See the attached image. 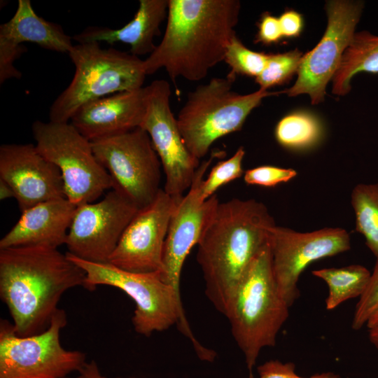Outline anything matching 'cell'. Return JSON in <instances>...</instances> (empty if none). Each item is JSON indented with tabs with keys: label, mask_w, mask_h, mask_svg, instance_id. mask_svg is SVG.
Returning <instances> with one entry per match:
<instances>
[{
	"label": "cell",
	"mask_w": 378,
	"mask_h": 378,
	"mask_svg": "<svg viewBox=\"0 0 378 378\" xmlns=\"http://www.w3.org/2000/svg\"><path fill=\"white\" fill-rule=\"evenodd\" d=\"M169 0H140L133 19L120 29L90 26L72 38L77 43L121 42L130 46V53L139 57L151 54L154 38L167 18Z\"/></svg>",
	"instance_id": "cell-20"
},
{
	"label": "cell",
	"mask_w": 378,
	"mask_h": 378,
	"mask_svg": "<svg viewBox=\"0 0 378 378\" xmlns=\"http://www.w3.org/2000/svg\"><path fill=\"white\" fill-rule=\"evenodd\" d=\"M181 199L161 189L154 201L132 218L108 262L133 272H160L170 219Z\"/></svg>",
	"instance_id": "cell-16"
},
{
	"label": "cell",
	"mask_w": 378,
	"mask_h": 378,
	"mask_svg": "<svg viewBox=\"0 0 378 378\" xmlns=\"http://www.w3.org/2000/svg\"><path fill=\"white\" fill-rule=\"evenodd\" d=\"M146 86L117 92L80 107L70 122L92 141L141 127L146 111Z\"/></svg>",
	"instance_id": "cell-18"
},
{
	"label": "cell",
	"mask_w": 378,
	"mask_h": 378,
	"mask_svg": "<svg viewBox=\"0 0 378 378\" xmlns=\"http://www.w3.org/2000/svg\"><path fill=\"white\" fill-rule=\"evenodd\" d=\"M272 269L277 288L290 307L300 296L298 281L312 262L351 248L348 232L341 227H325L300 232L274 225L269 230Z\"/></svg>",
	"instance_id": "cell-11"
},
{
	"label": "cell",
	"mask_w": 378,
	"mask_h": 378,
	"mask_svg": "<svg viewBox=\"0 0 378 378\" xmlns=\"http://www.w3.org/2000/svg\"><path fill=\"white\" fill-rule=\"evenodd\" d=\"M138 210L115 189L99 202L77 206L65 244L67 253L90 262H108Z\"/></svg>",
	"instance_id": "cell-14"
},
{
	"label": "cell",
	"mask_w": 378,
	"mask_h": 378,
	"mask_svg": "<svg viewBox=\"0 0 378 378\" xmlns=\"http://www.w3.org/2000/svg\"><path fill=\"white\" fill-rule=\"evenodd\" d=\"M303 53L298 49L277 54H268L267 60L261 74L255 78L259 88H269L288 81L298 72Z\"/></svg>",
	"instance_id": "cell-26"
},
{
	"label": "cell",
	"mask_w": 378,
	"mask_h": 378,
	"mask_svg": "<svg viewBox=\"0 0 378 378\" xmlns=\"http://www.w3.org/2000/svg\"><path fill=\"white\" fill-rule=\"evenodd\" d=\"M0 39L15 44L32 43L41 48L62 53H69L73 38L62 27L38 16L29 0H19L13 16L0 25Z\"/></svg>",
	"instance_id": "cell-21"
},
{
	"label": "cell",
	"mask_w": 378,
	"mask_h": 378,
	"mask_svg": "<svg viewBox=\"0 0 378 378\" xmlns=\"http://www.w3.org/2000/svg\"><path fill=\"white\" fill-rule=\"evenodd\" d=\"M289 308L274 280L268 244L239 284L225 316L244 356L249 378L261 350L275 346Z\"/></svg>",
	"instance_id": "cell-4"
},
{
	"label": "cell",
	"mask_w": 378,
	"mask_h": 378,
	"mask_svg": "<svg viewBox=\"0 0 378 378\" xmlns=\"http://www.w3.org/2000/svg\"><path fill=\"white\" fill-rule=\"evenodd\" d=\"M15 197V192L8 183L0 178V200Z\"/></svg>",
	"instance_id": "cell-36"
},
{
	"label": "cell",
	"mask_w": 378,
	"mask_h": 378,
	"mask_svg": "<svg viewBox=\"0 0 378 378\" xmlns=\"http://www.w3.org/2000/svg\"><path fill=\"white\" fill-rule=\"evenodd\" d=\"M363 6L361 1L336 0L326 4V31L318 44L303 54L295 83L284 92L289 97L308 94L312 104L323 101L327 84L332 80L356 33Z\"/></svg>",
	"instance_id": "cell-12"
},
{
	"label": "cell",
	"mask_w": 378,
	"mask_h": 378,
	"mask_svg": "<svg viewBox=\"0 0 378 378\" xmlns=\"http://www.w3.org/2000/svg\"><path fill=\"white\" fill-rule=\"evenodd\" d=\"M76 378H108V377L104 375L97 363L91 360L87 361L85 365L80 368V370L77 372V376ZM122 378V377H117ZM127 378H135L133 377H129Z\"/></svg>",
	"instance_id": "cell-35"
},
{
	"label": "cell",
	"mask_w": 378,
	"mask_h": 378,
	"mask_svg": "<svg viewBox=\"0 0 378 378\" xmlns=\"http://www.w3.org/2000/svg\"><path fill=\"white\" fill-rule=\"evenodd\" d=\"M66 378H69V377H66Z\"/></svg>",
	"instance_id": "cell-39"
},
{
	"label": "cell",
	"mask_w": 378,
	"mask_h": 378,
	"mask_svg": "<svg viewBox=\"0 0 378 378\" xmlns=\"http://www.w3.org/2000/svg\"><path fill=\"white\" fill-rule=\"evenodd\" d=\"M283 37H297L303 27L302 15L294 10H287L279 18Z\"/></svg>",
	"instance_id": "cell-34"
},
{
	"label": "cell",
	"mask_w": 378,
	"mask_h": 378,
	"mask_svg": "<svg viewBox=\"0 0 378 378\" xmlns=\"http://www.w3.org/2000/svg\"><path fill=\"white\" fill-rule=\"evenodd\" d=\"M222 154L215 152L200 164L188 192L178 201L170 219L159 273L179 298L181 274L186 258L192 248L197 245L220 202L216 194L205 201L201 200L200 184L213 160Z\"/></svg>",
	"instance_id": "cell-15"
},
{
	"label": "cell",
	"mask_w": 378,
	"mask_h": 378,
	"mask_svg": "<svg viewBox=\"0 0 378 378\" xmlns=\"http://www.w3.org/2000/svg\"><path fill=\"white\" fill-rule=\"evenodd\" d=\"M351 204L356 230L364 237L378 264V183L356 185L351 194Z\"/></svg>",
	"instance_id": "cell-25"
},
{
	"label": "cell",
	"mask_w": 378,
	"mask_h": 378,
	"mask_svg": "<svg viewBox=\"0 0 378 378\" xmlns=\"http://www.w3.org/2000/svg\"><path fill=\"white\" fill-rule=\"evenodd\" d=\"M235 77L213 78L188 94L176 118L190 152L204 158L218 139L239 131L251 112L262 100L277 92L258 89L246 94L232 90Z\"/></svg>",
	"instance_id": "cell-7"
},
{
	"label": "cell",
	"mask_w": 378,
	"mask_h": 378,
	"mask_svg": "<svg viewBox=\"0 0 378 378\" xmlns=\"http://www.w3.org/2000/svg\"><path fill=\"white\" fill-rule=\"evenodd\" d=\"M67 323L59 309L44 331L19 336L6 320L0 323V378H66L87 362L85 353L64 349L61 330Z\"/></svg>",
	"instance_id": "cell-9"
},
{
	"label": "cell",
	"mask_w": 378,
	"mask_h": 378,
	"mask_svg": "<svg viewBox=\"0 0 378 378\" xmlns=\"http://www.w3.org/2000/svg\"><path fill=\"white\" fill-rule=\"evenodd\" d=\"M312 274L327 284V310H332L348 300L360 298L371 276V272L360 265L323 268L312 271Z\"/></svg>",
	"instance_id": "cell-23"
},
{
	"label": "cell",
	"mask_w": 378,
	"mask_h": 378,
	"mask_svg": "<svg viewBox=\"0 0 378 378\" xmlns=\"http://www.w3.org/2000/svg\"><path fill=\"white\" fill-rule=\"evenodd\" d=\"M86 274L85 289L110 286L126 293L135 303L132 318L134 330L149 337L176 325L188 338L200 359L212 361L216 353L202 345L191 331L181 299L160 277L159 272L138 273L120 269L109 262H93L66 253Z\"/></svg>",
	"instance_id": "cell-5"
},
{
	"label": "cell",
	"mask_w": 378,
	"mask_h": 378,
	"mask_svg": "<svg viewBox=\"0 0 378 378\" xmlns=\"http://www.w3.org/2000/svg\"><path fill=\"white\" fill-rule=\"evenodd\" d=\"M368 335L370 342L378 349V326L370 328Z\"/></svg>",
	"instance_id": "cell-37"
},
{
	"label": "cell",
	"mask_w": 378,
	"mask_h": 378,
	"mask_svg": "<svg viewBox=\"0 0 378 378\" xmlns=\"http://www.w3.org/2000/svg\"><path fill=\"white\" fill-rule=\"evenodd\" d=\"M275 224L267 207L254 199L219 202L197 244V261L205 294L225 316L239 284L268 244Z\"/></svg>",
	"instance_id": "cell-2"
},
{
	"label": "cell",
	"mask_w": 378,
	"mask_h": 378,
	"mask_svg": "<svg viewBox=\"0 0 378 378\" xmlns=\"http://www.w3.org/2000/svg\"><path fill=\"white\" fill-rule=\"evenodd\" d=\"M99 162L118 191L138 209L156 198L160 190L161 162L148 134L141 127L91 141Z\"/></svg>",
	"instance_id": "cell-10"
},
{
	"label": "cell",
	"mask_w": 378,
	"mask_h": 378,
	"mask_svg": "<svg viewBox=\"0 0 378 378\" xmlns=\"http://www.w3.org/2000/svg\"><path fill=\"white\" fill-rule=\"evenodd\" d=\"M267 57L268 54L248 49L234 35L227 48L224 61L230 68L229 75L257 78L264 69Z\"/></svg>",
	"instance_id": "cell-27"
},
{
	"label": "cell",
	"mask_w": 378,
	"mask_h": 378,
	"mask_svg": "<svg viewBox=\"0 0 378 378\" xmlns=\"http://www.w3.org/2000/svg\"><path fill=\"white\" fill-rule=\"evenodd\" d=\"M26 51V47L10 41L0 39V83L10 78L19 79L22 76L20 71L14 62Z\"/></svg>",
	"instance_id": "cell-31"
},
{
	"label": "cell",
	"mask_w": 378,
	"mask_h": 378,
	"mask_svg": "<svg viewBox=\"0 0 378 378\" xmlns=\"http://www.w3.org/2000/svg\"><path fill=\"white\" fill-rule=\"evenodd\" d=\"M240 9L237 0H169L163 37L144 60L146 75L164 69L173 81L204 78L224 61Z\"/></svg>",
	"instance_id": "cell-1"
},
{
	"label": "cell",
	"mask_w": 378,
	"mask_h": 378,
	"mask_svg": "<svg viewBox=\"0 0 378 378\" xmlns=\"http://www.w3.org/2000/svg\"><path fill=\"white\" fill-rule=\"evenodd\" d=\"M76 207L63 197L41 202L21 212L17 223L1 239L0 249L27 246L58 248L66 244Z\"/></svg>",
	"instance_id": "cell-19"
},
{
	"label": "cell",
	"mask_w": 378,
	"mask_h": 378,
	"mask_svg": "<svg viewBox=\"0 0 378 378\" xmlns=\"http://www.w3.org/2000/svg\"><path fill=\"white\" fill-rule=\"evenodd\" d=\"M360 72L378 73V36L368 31L354 35L332 78V93L348 94L352 78Z\"/></svg>",
	"instance_id": "cell-22"
},
{
	"label": "cell",
	"mask_w": 378,
	"mask_h": 378,
	"mask_svg": "<svg viewBox=\"0 0 378 378\" xmlns=\"http://www.w3.org/2000/svg\"><path fill=\"white\" fill-rule=\"evenodd\" d=\"M297 175V171L293 168L262 165L246 170L244 174V180L248 185L274 187L290 181Z\"/></svg>",
	"instance_id": "cell-29"
},
{
	"label": "cell",
	"mask_w": 378,
	"mask_h": 378,
	"mask_svg": "<svg viewBox=\"0 0 378 378\" xmlns=\"http://www.w3.org/2000/svg\"><path fill=\"white\" fill-rule=\"evenodd\" d=\"M146 115L141 126L148 134L165 176L163 190L181 199L189 190L200 165L187 148L170 107L171 88L164 80L146 86Z\"/></svg>",
	"instance_id": "cell-13"
},
{
	"label": "cell",
	"mask_w": 378,
	"mask_h": 378,
	"mask_svg": "<svg viewBox=\"0 0 378 378\" xmlns=\"http://www.w3.org/2000/svg\"><path fill=\"white\" fill-rule=\"evenodd\" d=\"M31 132L37 150L59 169L65 197L76 206L94 202L113 181L99 162L91 141L70 122L36 120Z\"/></svg>",
	"instance_id": "cell-8"
},
{
	"label": "cell",
	"mask_w": 378,
	"mask_h": 378,
	"mask_svg": "<svg viewBox=\"0 0 378 378\" xmlns=\"http://www.w3.org/2000/svg\"><path fill=\"white\" fill-rule=\"evenodd\" d=\"M283 37L279 18L269 13L262 14L255 41L264 44L277 43Z\"/></svg>",
	"instance_id": "cell-33"
},
{
	"label": "cell",
	"mask_w": 378,
	"mask_h": 378,
	"mask_svg": "<svg viewBox=\"0 0 378 378\" xmlns=\"http://www.w3.org/2000/svg\"><path fill=\"white\" fill-rule=\"evenodd\" d=\"M0 178L13 188L21 212L41 202L66 197L59 169L35 144L1 145Z\"/></svg>",
	"instance_id": "cell-17"
},
{
	"label": "cell",
	"mask_w": 378,
	"mask_h": 378,
	"mask_svg": "<svg viewBox=\"0 0 378 378\" xmlns=\"http://www.w3.org/2000/svg\"><path fill=\"white\" fill-rule=\"evenodd\" d=\"M378 308V264H375L368 285L356 305L351 322L354 330H360Z\"/></svg>",
	"instance_id": "cell-30"
},
{
	"label": "cell",
	"mask_w": 378,
	"mask_h": 378,
	"mask_svg": "<svg viewBox=\"0 0 378 378\" xmlns=\"http://www.w3.org/2000/svg\"><path fill=\"white\" fill-rule=\"evenodd\" d=\"M368 329L378 326V308L372 314L366 324Z\"/></svg>",
	"instance_id": "cell-38"
},
{
	"label": "cell",
	"mask_w": 378,
	"mask_h": 378,
	"mask_svg": "<svg viewBox=\"0 0 378 378\" xmlns=\"http://www.w3.org/2000/svg\"><path fill=\"white\" fill-rule=\"evenodd\" d=\"M323 134L321 121L314 114L299 111L283 117L276 124L274 136L283 147L304 150L316 145Z\"/></svg>",
	"instance_id": "cell-24"
},
{
	"label": "cell",
	"mask_w": 378,
	"mask_h": 378,
	"mask_svg": "<svg viewBox=\"0 0 378 378\" xmlns=\"http://www.w3.org/2000/svg\"><path fill=\"white\" fill-rule=\"evenodd\" d=\"M85 271L57 248L0 249V298L19 336L46 330L62 295L75 287L85 288Z\"/></svg>",
	"instance_id": "cell-3"
},
{
	"label": "cell",
	"mask_w": 378,
	"mask_h": 378,
	"mask_svg": "<svg viewBox=\"0 0 378 378\" xmlns=\"http://www.w3.org/2000/svg\"><path fill=\"white\" fill-rule=\"evenodd\" d=\"M75 73L49 110L50 121L69 122L83 105L124 91L143 88L146 74L139 57L99 43H77L68 53Z\"/></svg>",
	"instance_id": "cell-6"
},
{
	"label": "cell",
	"mask_w": 378,
	"mask_h": 378,
	"mask_svg": "<svg viewBox=\"0 0 378 378\" xmlns=\"http://www.w3.org/2000/svg\"><path fill=\"white\" fill-rule=\"evenodd\" d=\"M245 155L244 148H237L232 156L226 160L218 162L204 178L200 184V197L205 201L214 195L221 186L240 178L244 174L242 161Z\"/></svg>",
	"instance_id": "cell-28"
},
{
	"label": "cell",
	"mask_w": 378,
	"mask_h": 378,
	"mask_svg": "<svg viewBox=\"0 0 378 378\" xmlns=\"http://www.w3.org/2000/svg\"><path fill=\"white\" fill-rule=\"evenodd\" d=\"M259 378H341L331 372L313 374L308 377H301L295 372L294 363H283L279 360H270L258 367Z\"/></svg>",
	"instance_id": "cell-32"
}]
</instances>
